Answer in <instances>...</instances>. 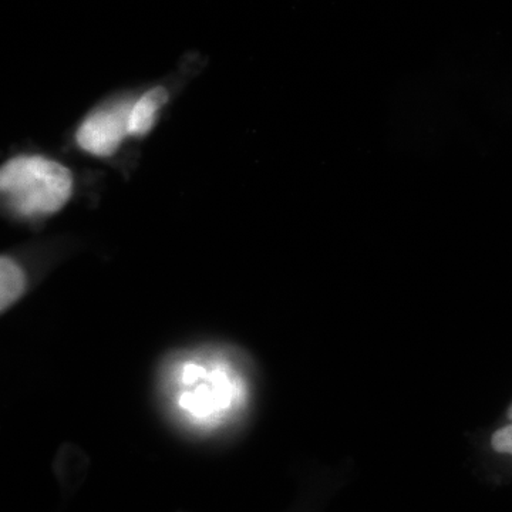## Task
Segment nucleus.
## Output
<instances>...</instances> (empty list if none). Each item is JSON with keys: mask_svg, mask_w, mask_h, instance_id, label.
Here are the masks:
<instances>
[{"mask_svg": "<svg viewBox=\"0 0 512 512\" xmlns=\"http://www.w3.org/2000/svg\"><path fill=\"white\" fill-rule=\"evenodd\" d=\"M26 276L12 258L3 255L0 259V308L8 311L25 293Z\"/></svg>", "mask_w": 512, "mask_h": 512, "instance_id": "nucleus-5", "label": "nucleus"}, {"mask_svg": "<svg viewBox=\"0 0 512 512\" xmlns=\"http://www.w3.org/2000/svg\"><path fill=\"white\" fill-rule=\"evenodd\" d=\"M133 104H117L110 109L90 114L77 128L76 141L82 150L96 157H111L124 138L130 136V114Z\"/></svg>", "mask_w": 512, "mask_h": 512, "instance_id": "nucleus-3", "label": "nucleus"}, {"mask_svg": "<svg viewBox=\"0 0 512 512\" xmlns=\"http://www.w3.org/2000/svg\"><path fill=\"white\" fill-rule=\"evenodd\" d=\"M165 393L188 429L211 433L247 409L249 383L241 366L221 352L185 353L165 372Z\"/></svg>", "mask_w": 512, "mask_h": 512, "instance_id": "nucleus-1", "label": "nucleus"}, {"mask_svg": "<svg viewBox=\"0 0 512 512\" xmlns=\"http://www.w3.org/2000/svg\"><path fill=\"white\" fill-rule=\"evenodd\" d=\"M168 94L163 87H156L143 94L133 104L130 114V136L144 137L153 130L158 111L167 103Z\"/></svg>", "mask_w": 512, "mask_h": 512, "instance_id": "nucleus-4", "label": "nucleus"}, {"mask_svg": "<svg viewBox=\"0 0 512 512\" xmlns=\"http://www.w3.org/2000/svg\"><path fill=\"white\" fill-rule=\"evenodd\" d=\"M491 446L497 453L512 456V421L507 426L495 431L493 437H491Z\"/></svg>", "mask_w": 512, "mask_h": 512, "instance_id": "nucleus-6", "label": "nucleus"}, {"mask_svg": "<svg viewBox=\"0 0 512 512\" xmlns=\"http://www.w3.org/2000/svg\"><path fill=\"white\" fill-rule=\"evenodd\" d=\"M0 191L13 214L46 217L62 210L72 197L73 175L49 158L20 156L0 170Z\"/></svg>", "mask_w": 512, "mask_h": 512, "instance_id": "nucleus-2", "label": "nucleus"}]
</instances>
